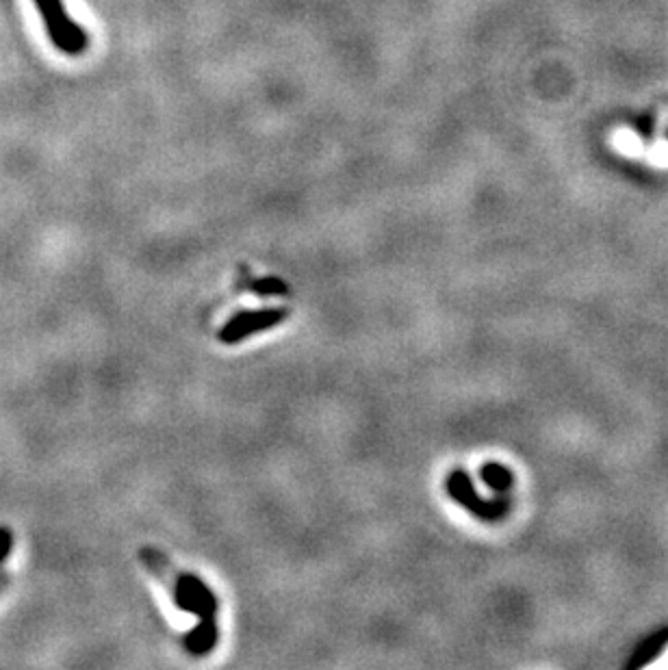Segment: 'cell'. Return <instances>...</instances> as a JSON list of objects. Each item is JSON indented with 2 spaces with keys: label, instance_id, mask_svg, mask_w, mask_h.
Instances as JSON below:
<instances>
[{
  "label": "cell",
  "instance_id": "5b68a950",
  "mask_svg": "<svg viewBox=\"0 0 668 670\" xmlns=\"http://www.w3.org/2000/svg\"><path fill=\"white\" fill-rule=\"evenodd\" d=\"M241 276L246 278V274L241 272ZM243 287H248L252 293L261 295V298H267V295H289L287 282H282L278 278H265V280H243Z\"/></svg>",
  "mask_w": 668,
  "mask_h": 670
},
{
  "label": "cell",
  "instance_id": "6da1fadb",
  "mask_svg": "<svg viewBox=\"0 0 668 670\" xmlns=\"http://www.w3.org/2000/svg\"><path fill=\"white\" fill-rule=\"evenodd\" d=\"M37 9L44 18L50 40L66 55H81L89 44V37L81 24H76L70 16L63 0H35Z\"/></svg>",
  "mask_w": 668,
  "mask_h": 670
},
{
  "label": "cell",
  "instance_id": "7a4b0ae2",
  "mask_svg": "<svg viewBox=\"0 0 668 670\" xmlns=\"http://www.w3.org/2000/svg\"><path fill=\"white\" fill-rule=\"evenodd\" d=\"M289 317L287 308H265V311H248L239 313L220 330V341L226 345H235L256 332H263L278 326L280 321Z\"/></svg>",
  "mask_w": 668,
  "mask_h": 670
},
{
  "label": "cell",
  "instance_id": "52a82bcc",
  "mask_svg": "<svg viewBox=\"0 0 668 670\" xmlns=\"http://www.w3.org/2000/svg\"><path fill=\"white\" fill-rule=\"evenodd\" d=\"M642 670H668V647L653 662L642 666Z\"/></svg>",
  "mask_w": 668,
  "mask_h": 670
},
{
  "label": "cell",
  "instance_id": "3957f363",
  "mask_svg": "<svg viewBox=\"0 0 668 670\" xmlns=\"http://www.w3.org/2000/svg\"><path fill=\"white\" fill-rule=\"evenodd\" d=\"M447 491L452 495L462 508L473 512L480 519H495L499 512L504 510V501H484L478 491L473 488V482L469 473L465 471H452L447 478Z\"/></svg>",
  "mask_w": 668,
  "mask_h": 670
},
{
  "label": "cell",
  "instance_id": "8992f818",
  "mask_svg": "<svg viewBox=\"0 0 668 670\" xmlns=\"http://www.w3.org/2000/svg\"><path fill=\"white\" fill-rule=\"evenodd\" d=\"M510 478H512L510 471L501 465H486L482 469V480L488 488H493V491H504V488H508Z\"/></svg>",
  "mask_w": 668,
  "mask_h": 670
},
{
  "label": "cell",
  "instance_id": "277c9868",
  "mask_svg": "<svg viewBox=\"0 0 668 670\" xmlns=\"http://www.w3.org/2000/svg\"><path fill=\"white\" fill-rule=\"evenodd\" d=\"M215 642H217L215 621H200V625L191 629L185 636V647L196 655L209 653L215 647Z\"/></svg>",
  "mask_w": 668,
  "mask_h": 670
}]
</instances>
